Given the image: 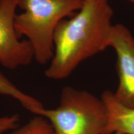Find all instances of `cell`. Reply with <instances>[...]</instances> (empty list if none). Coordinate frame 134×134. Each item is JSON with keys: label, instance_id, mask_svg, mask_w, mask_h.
I'll list each match as a JSON object with an SVG mask.
<instances>
[{"label": "cell", "instance_id": "cell-1", "mask_svg": "<svg viewBox=\"0 0 134 134\" xmlns=\"http://www.w3.org/2000/svg\"><path fill=\"white\" fill-rule=\"evenodd\" d=\"M113 15L108 0H84L78 13L62 20L54 32V52L46 76L65 79L82 62L110 47Z\"/></svg>", "mask_w": 134, "mask_h": 134}, {"label": "cell", "instance_id": "cell-2", "mask_svg": "<svg viewBox=\"0 0 134 134\" xmlns=\"http://www.w3.org/2000/svg\"><path fill=\"white\" fill-rule=\"evenodd\" d=\"M84 0H19L23 10L14 19L16 34L31 43L34 58L40 65L51 61L54 52L53 35L57 26L66 17L81 8Z\"/></svg>", "mask_w": 134, "mask_h": 134}, {"label": "cell", "instance_id": "cell-3", "mask_svg": "<svg viewBox=\"0 0 134 134\" xmlns=\"http://www.w3.org/2000/svg\"><path fill=\"white\" fill-rule=\"evenodd\" d=\"M38 115L46 118L55 134H103L108 121L101 98L70 86L63 88L57 108H43Z\"/></svg>", "mask_w": 134, "mask_h": 134}, {"label": "cell", "instance_id": "cell-4", "mask_svg": "<svg viewBox=\"0 0 134 134\" xmlns=\"http://www.w3.org/2000/svg\"><path fill=\"white\" fill-rule=\"evenodd\" d=\"M19 0H3L0 4V63L10 70L26 66L34 58L28 40L20 41L14 27Z\"/></svg>", "mask_w": 134, "mask_h": 134}, {"label": "cell", "instance_id": "cell-5", "mask_svg": "<svg viewBox=\"0 0 134 134\" xmlns=\"http://www.w3.org/2000/svg\"><path fill=\"white\" fill-rule=\"evenodd\" d=\"M110 47L117 53L119 76L114 96L121 105L134 109V37L124 25H114Z\"/></svg>", "mask_w": 134, "mask_h": 134}, {"label": "cell", "instance_id": "cell-6", "mask_svg": "<svg viewBox=\"0 0 134 134\" xmlns=\"http://www.w3.org/2000/svg\"><path fill=\"white\" fill-rule=\"evenodd\" d=\"M101 99L108 113V124L103 134H134V109L120 104L109 90L103 92Z\"/></svg>", "mask_w": 134, "mask_h": 134}, {"label": "cell", "instance_id": "cell-7", "mask_svg": "<svg viewBox=\"0 0 134 134\" xmlns=\"http://www.w3.org/2000/svg\"><path fill=\"white\" fill-rule=\"evenodd\" d=\"M0 94L11 96L19 102L24 108L32 113L39 115L43 106L36 98L24 93L0 71Z\"/></svg>", "mask_w": 134, "mask_h": 134}, {"label": "cell", "instance_id": "cell-8", "mask_svg": "<svg viewBox=\"0 0 134 134\" xmlns=\"http://www.w3.org/2000/svg\"><path fill=\"white\" fill-rule=\"evenodd\" d=\"M9 134H55V132L52 125L46 118L37 115L26 124L12 130Z\"/></svg>", "mask_w": 134, "mask_h": 134}, {"label": "cell", "instance_id": "cell-9", "mask_svg": "<svg viewBox=\"0 0 134 134\" xmlns=\"http://www.w3.org/2000/svg\"><path fill=\"white\" fill-rule=\"evenodd\" d=\"M20 120V115L18 114L0 117V134L16 129L19 127Z\"/></svg>", "mask_w": 134, "mask_h": 134}, {"label": "cell", "instance_id": "cell-10", "mask_svg": "<svg viewBox=\"0 0 134 134\" xmlns=\"http://www.w3.org/2000/svg\"><path fill=\"white\" fill-rule=\"evenodd\" d=\"M128 1H131V2L134 3V0H128Z\"/></svg>", "mask_w": 134, "mask_h": 134}, {"label": "cell", "instance_id": "cell-11", "mask_svg": "<svg viewBox=\"0 0 134 134\" xmlns=\"http://www.w3.org/2000/svg\"><path fill=\"white\" fill-rule=\"evenodd\" d=\"M2 1H3V0H0V4H1V3L2 2Z\"/></svg>", "mask_w": 134, "mask_h": 134}, {"label": "cell", "instance_id": "cell-12", "mask_svg": "<svg viewBox=\"0 0 134 134\" xmlns=\"http://www.w3.org/2000/svg\"><path fill=\"white\" fill-rule=\"evenodd\" d=\"M114 134H120V133H114Z\"/></svg>", "mask_w": 134, "mask_h": 134}]
</instances>
